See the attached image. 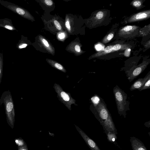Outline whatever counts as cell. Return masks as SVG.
I'll return each mask as SVG.
<instances>
[{
    "instance_id": "obj_1",
    "label": "cell",
    "mask_w": 150,
    "mask_h": 150,
    "mask_svg": "<svg viewBox=\"0 0 150 150\" xmlns=\"http://www.w3.org/2000/svg\"><path fill=\"white\" fill-rule=\"evenodd\" d=\"M92 107V112L102 125L106 134L109 132L117 134V130L103 99L100 97L98 102L93 104Z\"/></svg>"
},
{
    "instance_id": "obj_2",
    "label": "cell",
    "mask_w": 150,
    "mask_h": 150,
    "mask_svg": "<svg viewBox=\"0 0 150 150\" xmlns=\"http://www.w3.org/2000/svg\"><path fill=\"white\" fill-rule=\"evenodd\" d=\"M4 104L7 122L13 129L15 121L14 105L12 95L9 90L2 93L0 98V104Z\"/></svg>"
},
{
    "instance_id": "obj_3",
    "label": "cell",
    "mask_w": 150,
    "mask_h": 150,
    "mask_svg": "<svg viewBox=\"0 0 150 150\" xmlns=\"http://www.w3.org/2000/svg\"><path fill=\"white\" fill-rule=\"evenodd\" d=\"M113 92L118 113L120 116H122L125 118L126 117L127 112L130 110V102L127 100V94L117 85L114 87Z\"/></svg>"
},
{
    "instance_id": "obj_4",
    "label": "cell",
    "mask_w": 150,
    "mask_h": 150,
    "mask_svg": "<svg viewBox=\"0 0 150 150\" xmlns=\"http://www.w3.org/2000/svg\"><path fill=\"white\" fill-rule=\"evenodd\" d=\"M149 63L143 62L138 66L132 71L127 77L129 82L132 81L145 69Z\"/></svg>"
},
{
    "instance_id": "obj_5",
    "label": "cell",
    "mask_w": 150,
    "mask_h": 150,
    "mask_svg": "<svg viewBox=\"0 0 150 150\" xmlns=\"http://www.w3.org/2000/svg\"><path fill=\"white\" fill-rule=\"evenodd\" d=\"M76 129L87 145L91 150H100L96 143L88 137L83 131L79 127Z\"/></svg>"
},
{
    "instance_id": "obj_6",
    "label": "cell",
    "mask_w": 150,
    "mask_h": 150,
    "mask_svg": "<svg viewBox=\"0 0 150 150\" xmlns=\"http://www.w3.org/2000/svg\"><path fill=\"white\" fill-rule=\"evenodd\" d=\"M149 77H150V71L149 72L144 78H139L135 81L131 86L129 88L130 90L133 91L138 90L139 91Z\"/></svg>"
},
{
    "instance_id": "obj_7",
    "label": "cell",
    "mask_w": 150,
    "mask_h": 150,
    "mask_svg": "<svg viewBox=\"0 0 150 150\" xmlns=\"http://www.w3.org/2000/svg\"><path fill=\"white\" fill-rule=\"evenodd\" d=\"M130 141L133 150H148L143 143L138 138L131 137Z\"/></svg>"
},
{
    "instance_id": "obj_8",
    "label": "cell",
    "mask_w": 150,
    "mask_h": 150,
    "mask_svg": "<svg viewBox=\"0 0 150 150\" xmlns=\"http://www.w3.org/2000/svg\"><path fill=\"white\" fill-rule=\"evenodd\" d=\"M148 16L147 12H142L139 13L133 16L130 18L131 21L139 20L146 18Z\"/></svg>"
},
{
    "instance_id": "obj_9",
    "label": "cell",
    "mask_w": 150,
    "mask_h": 150,
    "mask_svg": "<svg viewBox=\"0 0 150 150\" xmlns=\"http://www.w3.org/2000/svg\"><path fill=\"white\" fill-rule=\"evenodd\" d=\"M150 88V77H149L144 83L143 86L139 90L141 91L145 89Z\"/></svg>"
},
{
    "instance_id": "obj_10",
    "label": "cell",
    "mask_w": 150,
    "mask_h": 150,
    "mask_svg": "<svg viewBox=\"0 0 150 150\" xmlns=\"http://www.w3.org/2000/svg\"><path fill=\"white\" fill-rule=\"evenodd\" d=\"M15 142L18 147L22 146L26 144L21 138H18L16 139Z\"/></svg>"
},
{
    "instance_id": "obj_11",
    "label": "cell",
    "mask_w": 150,
    "mask_h": 150,
    "mask_svg": "<svg viewBox=\"0 0 150 150\" xmlns=\"http://www.w3.org/2000/svg\"><path fill=\"white\" fill-rule=\"evenodd\" d=\"M108 139L111 142H114L115 140L116 134L111 132H108L107 134Z\"/></svg>"
},
{
    "instance_id": "obj_12",
    "label": "cell",
    "mask_w": 150,
    "mask_h": 150,
    "mask_svg": "<svg viewBox=\"0 0 150 150\" xmlns=\"http://www.w3.org/2000/svg\"><path fill=\"white\" fill-rule=\"evenodd\" d=\"M3 60L1 58H0V84L1 81V80L3 76Z\"/></svg>"
},
{
    "instance_id": "obj_13",
    "label": "cell",
    "mask_w": 150,
    "mask_h": 150,
    "mask_svg": "<svg viewBox=\"0 0 150 150\" xmlns=\"http://www.w3.org/2000/svg\"><path fill=\"white\" fill-rule=\"evenodd\" d=\"M62 97L64 100L65 101H68L69 100V96L64 92H62L61 93Z\"/></svg>"
},
{
    "instance_id": "obj_14",
    "label": "cell",
    "mask_w": 150,
    "mask_h": 150,
    "mask_svg": "<svg viewBox=\"0 0 150 150\" xmlns=\"http://www.w3.org/2000/svg\"><path fill=\"white\" fill-rule=\"evenodd\" d=\"M112 50V46L111 45L109 46L104 49L103 52L106 54L109 53Z\"/></svg>"
},
{
    "instance_id": "obj_15",
    "label": "cell",
    "mask_w": 150,
    "mask_h": 150,
    "mask_svg": "<svg viewBox=\"0 0 150 150\" xmlns=\"http://www.w3.org/2000/svg\"><path fill=\"white\" fill-rule=\"evenodd\" d=\"M16 11L17 13L22 15H23L25 13V11L19 8H16Z\"/></svg>"
},
{
    "instance_id": "obj_16",
    "label": "cell",
    "mask_w": 150,
    "mask_h": 150,
    "mask_svg": "<svg viewBox=\"0 0 150 150\" xmlns=\"http://www.w3.org/2000/svg\"><path fill=\"white\" fill-rule=\"evenodd\" d=\"M133 29V27L131 25H127L125 26L122 29L124 31L127 32L130 31Z\"/></svg>"
},
{
    "instance_id": "obj_17",
    "label": "cell",
    "mask_w": 150,
    "mask_h": 150,
    "mask_svg": "<svg viewBox=\"0 0 150 150\" xmlns=\"http://www.w3.org/2000/svg\"><path fill=\"white\" fill-rule=\"evenodd\" d=\"M54 23L56 28L59 30H60L62 29L61 26L57 20L54 21Z\"/></svg>"
},
{
    "instance_id": "obj_18",
    "label": "cell",
    "mask_w": 150,
    "mask_h": 150,
    "mask_svg": "<svg viewBox=\"0 0 150 150\" xmlns=\"http://www.w3.org/2000/svg\"><path fill=\"white\" fill-rule=\"evenodd\" d=\"M103 13L101 11H100L97 13L96 17L97 18L100 19L103 17Z\"/></svg>"
},
{
    "instance_id": "obj_19",
    "label": "cell",
    "mask_w": 150,
    "mask_h": 150,
    "mask_svg": "<svg viewBox=\"0 0 150 150\" xmlns=\"http://www.w3.org/2000/svg\"><path fill=\"white\" fill-rule=\"evenodd\" d=\"M121 47V46L120 44H117L115 45L112 47V50L114 51L118 50H120Z\"/></svg>"
},
{
    "instance_id": "obj_20",
    "label": "cell",
    "mask_w": 150,
    "mask_h": 150,
    "mask_svg": "<svg viewBox=\"0 0 150 150\" xmlns=\"http://www.w3.org/2000/svg\"><path fill=\"white\" fill-rule=\"evenodd\" d=\"M141 2L139 1H136L133 3V5L135 7H139L141 5Z\"/></svg>"
},
{
    "instance_id": "obj_21",
    "label": "cell",
    "mask_w": 150,
    "mask_h": 150,
    "mask_svg": "<svg viewBox=\"0 0 150 150\" xmlns=\"http://www.w3.org/2000/svg\"><path fill=\"white\" fill-rule=\"evenodd\" d=\"M44 2L47 5L49 6H52L53 4V2L51 0H45Z\"/></svg>"
},
{
    "instance_id": "obj_22",
    "label": "cell",
    "mask_w": 150,
    "mask_h": 150,
    "mask_svg": "<svg viewBox=\"0 0 150 150\" xmlns=\"http://www.w3.org/2000/svg\"><path fill=\"white\" fill-rule=\"evenodd\" d=\"M18 150H28L26 144L24 146L18 147Z\"/></svg>"
},
{
    "instance_id": "obj_23",
    "label": "cell",
    "mask_w": 150,
    "mask_h": 150,
    "mask_svg": "<svg viewBox=\"0 0 150 150\" xmlns=\"http://www.w3.org/2000/svg\"><path fill=\"white\" fill-rule=\"evenodd\" d=\"M114 35L112 33L109 34L106 37L107 41L110 40L113 37Z\"/></svg>"
},
{
    "instance_id": "obj_24",
    "label": "cell",
    "mask_w": 150,
    "mask_h": 150,
    "mask_svg": "<svg viewBox=\"0 0 150 150\" xmlns=\"http://www.w3.org/2000/svg\"><path fill=\"white\" fill-rule=\"evenodd\" d=\"M54 66L56 68L59 70H62L63 69L62 66L58 63H55L54 64Z\"/></svg>"
},
{
    "instance_id": "obj_25",
    "label": "cell",
    "mask_w": 150,
    "mask_h": 150,
    "mask_svg": "<svg viewBox=\"0 0 150 150\" xmlns=\"http://www.w3.org/2000/svg\"><path fill=\"white\" fill-rule=\"evenodd\" d=\"M131 50L130 49H127L125 51L124 54L126 57H129L130 54V51Z\"/></svg>"
},
{
    "instance_id": "obj_26",
    "label": "cell",
    "mask_w": 150,
    "mask_h": 150,
    "mask_svg": "<svg viewBox=\"0 0 150 150\" xmlns=\"http://www.w3.org/2000/svg\"><path fill=\"white\" fill-rule=\"evenodd\" d=\"M96 48L98 51H100L102 49V46L100 44H98L96 46Z\"/></svg>"
},
{
    "instance_id": "obj_27",
    "label": "cell",
    "mask_w": 150,
    "mask_h": 150,
    "mask_svg": "<svg viewBox=\"0 0 150 150\" xmlns=\"http://www.w3.org/2000/svg\"><path fill=\"white\" fill-rule=\"evenodd\" d=\"M75 51L78 52H79L81 50L80 47L78 45H76L75 47Z\"/></svg>"
},
{
    "instance_id": "obj_28",
    "label": "cell",
    "mask_w": 150,
    "mask_h": 150,
    "mask_svg": "<svg viewBox=\"0 0 150 150\" xmlns=\"http://www.w3.org/2000/svg\"><path fill=\"white\" fill-rule=\"evenodd\" d=\"M42 42L44 45L46 47H48L49 45L47 41L45 39H42Z\"/></svg>"
},
{
    "instance_id": "obj_29",
    "label": "cell",
    "mask_w": 150,
    "mask_h": 150,
    "mask_svg": "<svg viewBox=\"0 0 150 150\" xmlns=\"http://www.w3.org/2000/svg\"><path fill=\"white\" fill-rule=\"evenodd\" d=\"M65 26L69 30H70V26L69 24V21H67L65 23Z\"/></svg>"
},
{
    "instance_id": "obj_30",
    "label": "cell",
    "mask_w": 150,
    "mask_h": 150,
    "mask_svg": "<svg viewBox=\"0 0 150 150\" xmlns=\"http://www.w3.org/2000/svg\"><path fill=\"white\" fill-rule=\"evenodd\" d=\"M58 36L60 39H62L64 38L65 35L63 33H61Z\"/></svg>"
},
{
    "instance_id": "obj_31",
    "label": "cell",
    "mask_w": 150,
    "mask_h": 150,
    "mask_svg": "<svg viewBox=\"0 0 150 150\" xmlns=\"http://www.w3.org/2000/svg\"><path fill=\"white\" fill-rule=\"evenodd\" d=\"M5 27L6 28L10 30H12L13 29V28L12 27L8 25H6L5 26Z\"/></svg>"
},
{
    "instance_id": "obj_32",
    "label": "cell",
    "mask_w": 150,
    "mask_h": 150,
    "mask_svg": "<svg viewBox=\"0 0 150 150\" xmlns=\"http://www.w3.org/2000/svg\"><path fill=\"white\" fill-rule=\"evenodd\" d=\"M27 44H23L20 46H19V48H25L27 46Z\"/></svg>"
}]
</instances>
